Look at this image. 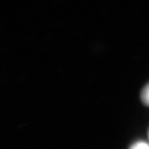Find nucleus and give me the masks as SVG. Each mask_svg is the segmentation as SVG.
I'll use <instances>...</instances> for the list:
<instances>
[{"mask_svg": "<svg viewBox=\"0 0 149 149\" xmlns=\"http://www.w3.org/2000/svg\"><path fill=\"white\" fill-rule=\"evenodd\" d=\"M141 100L145 106H149V82L142 88L141 92Z\"/></svg>", "mask_w": 149, "mask_h": 149, "instance_id": "nucleus-1", "label": "nucleus"}, {"mask_svg": "<svg viewBox=\"0 0 149 149\" xmlns=\"http://www.w3.org/2000/svg\"><path fill=\"white\" fill-rule=\"evenodd\" d=\"M129 149H149V141H136L131 145Z\"/></svg>", "mask_w": 149, "mask_h": 149, "instance_id": "nucleus-2", "label": "nucleus"}, {"mask_svg": "<svg viewBox=\"0 0 149 149\" xmlns=\"http://www.w3.org/2000/svg\"><path fill=\"white\" fill-rule=\"evenodd\" d=\"M148 141H149V131H148Z\"/></svg>", "mask_w": 149, "mask_h": 149, "instance_id": "nucleus-3", "label": "nucleus"}]
</instances>
